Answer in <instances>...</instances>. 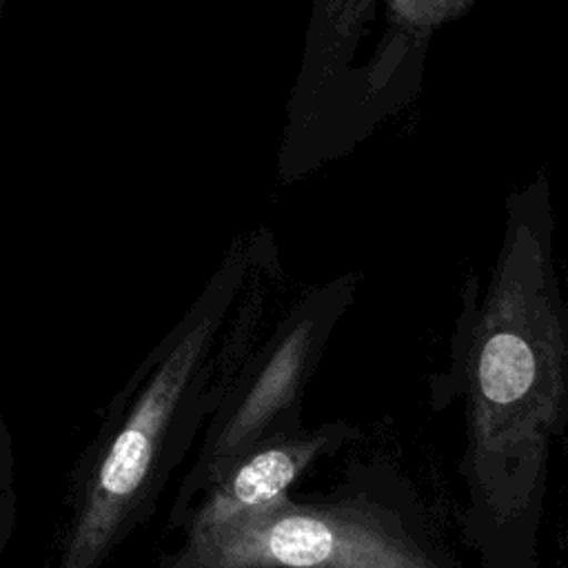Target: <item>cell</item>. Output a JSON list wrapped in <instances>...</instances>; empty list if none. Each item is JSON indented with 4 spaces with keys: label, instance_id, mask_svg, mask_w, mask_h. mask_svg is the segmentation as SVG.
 <instances>
[{
    "label": "cell",
    "instance_id": "4",
    "mask_svg": "<svg viewBox=\"0 0 568 568\" xmlns=\"http://www.w3.org/2000/svg\"><path fill=\"white\" fill-rule=\"evenodd\" d=\"M311 342V324L302 322L277 348V353L271 357L262 375L257 377L255 386L237 408V413L231 417L224 435L217 444V455L226 459L229 455H235L242 446H246L248 439H253L264 424L293 397L302 364L308 351Z\"/></svg>",
    "mask_w": 568,
    "mask_h": 568
},
{
    "label": "cell",
    "instance_id": "6",
    "mask_svg": "<svg viewBox=\"0 0 568 568\" xmlns=\"http://www.w3.org/2000/svg\"><path fill=\"white\" fill-rule=\"evenodd\" d=\"M362 0H324L326 16L335 22L339 33H348L353 24H357V18L362 13Z\"/></svg>",
    "mask_w": 568,
    "mask_h": 568
},
{
    "label": "cell",
    "instance_id": "3",
    "mask_svg": "<svg viewBox=\"0 0 568 568\" xmlns=\"http://www.w3.org/2000/svg\"><path fill=\"white\" fill-rule=\"evenodd\" d=\"M317 448L320 442H286L251 455L202 508L193 535H209L286 501V488L315 457Z\"/></svg>",
    "mask_w": 568,
    "mask_h": 568
},
{
    "label": "cell",
    "instance_id": "1",
    "mask_svg": "<svg viewBox=\"0 0 568 568\" xmlns=\"http://www.w3.org/2000/svg\"><path fill=\"white\" fill-rule=\"evenodd\" d=\"M173 568H435L404 537L355 508L282 501L209 535H191Z\"/></svg>",
    "mask_w": 568,
    "mask_h": 568
},
{
    "label": "cell",
    "instance_id": "2",
    "mask_svg": "<svg viewBox=\"0 0 568 568\" xmlns=\"http://www.w3.org/2000/svg\"><path fill=\"white\" fill-rule=\"evenodd\" d=\"M209 322H200L171 351L109 446L87 493L60 568H95L124 513L140 493L160 437L204 348Z\"/></svg>",
    "mask_w": 568,
    "mask_h": 568
},
{
    "label": "cell",
    "instance_id": "5",
    "mask_svg": "<svg viewBox=\"0 0 568 568\" xmlns=\"http://www.w3.org/2000/svg\"><path fill=\"white\" fill-rule=\"evenodd\" d=\"M473 0H388L393 27L415 36L419 42L437 27L459 18Z\"/></svg>",
    "mask_w": 568,
    "mask_h": 568
}]
</instances>
